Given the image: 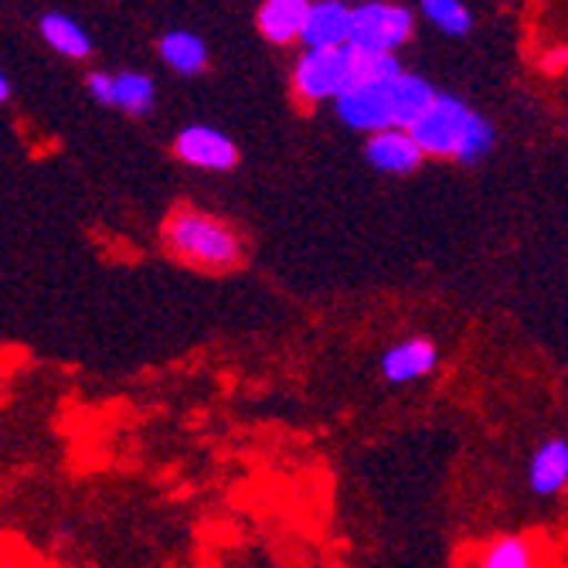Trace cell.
<instances>
[{"instance_id":"e0dca14e","label":"cell","mask_w":568,"mask_h":568,"mask_svg":"<svg viewBox=\"0 0 568 568\" xmlns=\"http://www.w3.org/2000/svg\"><path fill=\"white\" fill-rule=\"evenodd\" d=\"M419 14L443 34L449 38H463L474 31V14L463 0H423Z\"/></svg>"},{"instance_id":"9c48e42d","label":"cell","mask_w":568,"mask_h":568,"mask_svg":"<svg viewBox=\"0 0 568 568\" xmlns=\"http://www.w3.org/2000/svg\"><path fill=\"white\" fill-rule=\"evenodd\" d=\"M365 161L378 174L405 178V174H416L426 158H423V150L412 143V136L405 130H385V133L368 136V143H365Z\"/></svg>"},{"instance_id":"7402d4cb","label":"cell","mask_w":568,"mask_h":568,"mask_svg":"<svg viewBox=\"0 0 568 568\" xmlns=\"http://www.w3.org/2000/svg\"><path fill=\"white\" fill-rule=\"evenodd\" d=\"M8 99H11V79L4 75V69H0V106H4Z\"/></svg>"},{"instance_id":"9a60e30c","label":"cell","mask_w":568,"mask_h":568,"mask_svg":"<svg viewBox=\"0 0 568 568\" xmlns=\"http://www.w3.org/2000/svg\"><path fill=\"white\" fill-rule=\"evenodd\" d=\"M38 31L41 38L48 41L51 51H59L62 59H89L92 55V34L72 18V14H62V11H48L41 21H38Z\"/></svg>"},{"instance_id":"ac0fdd59","label":"cell","mask_w":568,"mask_h":568,"mask_svg":"<svg viewBox=\"0 0 568 568\" xmlns=\"http://www.w3.org/2000/svg\"><path fill=\"white\" fill-rule=\"evenodd\" d=\"M398 72H402L398 55H375V51H354L351 48L347 89L351 85H382V82H392Z\"/></svg>"},{"instance_id":"5bb4252c","label":"cell","mask_w":568,"mask_h":568,"mask_svg":"<svg viewBox=\"0 0 568 568\" xmlns=\"http://www.w3.org/2000/svg\"><path fill=\"white\" fill-rule=\"evenodd\" d=\"M158 51H161V62L178 75H201L209 69V44H204V38L194 31L174 28V31L161 34Z\"/></svg>"},{"instance_id":"3957f363","label":"cell","mask_w":568,"mask_h":568,"mask_svg":"<svg viewBox=\"0 0 568 568\" xmlns=\"http://www.w3.org/2000/svg\"><path fill=\"white\" fill-rule=\"evenodd\" d=\"M351 75V48H327V51H300L293 62V92L303 106H321L334 102L347 89Z\"/></svg>"},{"instance_id":"2e32d148","label":"cell","mask_w":568,"mask_h":568,"mask_svg":"<svg viewBox=\"0 0 568 568\" xmlns=\"http://www.w3.org/2000/svg\"><path fill=\"white\" fill-rule=\"evenodd\" d=\"M113 106L130 116H150L158 106V85L146 72L126 69L113 75Z\"/></svg>"},{"instance_id":"30bf717a","label":"cell","mask_w":568,"mask_h":568,"mask_svg":"<svg viewBox=\"0 0 568 568\" xmlns=\"http://www.w3.org/2000/svg\"><path fill=\"white\" fill-rule=\"evenodd\" d=\"M436 99V89L426 75L416 72H398L388 82V113H392V130H408L416 123Z\"/></svg>"},{"instance_id":"4fadbf2b","label":"cell","mask_w":568,"mask_h":568,"mask_svg":"<svg viewBox=\"0 0 568 568\" xmlns=\"http://www.w3.org/2000/svg\"><path fill=\"white\" fill-rule=\"evenodd\" d=\"M528 484L538 497H555L568 484V443L561 436L541 443L528 463Z\"/></svg>"},{"instance_id":"ffe728a7","label":"cell","mask_w":568,"mask_h":568,"mask_svg":"<svg viewBox=\"0 0 568 568\" xmlns=\"http://www.w3.org/2000/svg\"><path fill=\"white\" fill-rule=\"evenodd\" d=\"M85 92L99 102V106H113V72H89Z\"/></svg>"},{"instance_id":"44dd1931","label":"cell","mask_w":568,"mask_h":568,"mask_svg":"<svg viewBox=\"0 0 568 568\" xmlns=\"http://www.w3.org/2000/svg\"><path fill=\"white\" fill-rule=\"evenodd\" d=\"M541 65H545V72L561 75V72H565V65H568V51H565V44H558L555 51H548V55L541 59Z\"/></svg>"},{"instance_id":"8fae6325","label":"cell","mask_w":568,"mask_h":568,"mask_svg":"<svg viewBox=\"0 0 568 568\" xmlns=\"http://www.w3.org/2000/svg\"><path fill=\"white\" fill-rule=\"evenodd\" d=\"M474 568H545V551L528 535H500L477 551Z\"/></svg>"},{"instance_id":"6da1fadb","label":"cell","mask_w":568,"mask_h":568,"mask_svg":"<svg viewBox=\"0 0 568 568\" xmlns=\"http://www.w3.org/2000/svg\"><path fill=\"white\" fill-rule=\"evenodd\" d=\"M164 248L174 260L204 273H232L245 263V239L225 219H215L191 204L174 209L161 225Z\"/></svg>"},{"instance_id":"52a82bcc","label":"cell","mask_w":568,"mask_h":568,"mask_svg":"<svg viewBox=\"0 0 568 568\" xmlns=\"http://www.w3.org/2000/svg\"><path fill=\"white\" fill-rule=\"evenodd\" d=\"M347 28H351V4H344V0H314V4H306L300 44L303 51L344 48Z\"/></svg>"},{"instance_id":"ba28073f","label":"cell","mask_w":568,"mask_h":568,"mask_svg":"<svg viewBox=\"0 0 568 568\" xmlns=\"http://www.w3.org/2000/svg\"><path fill=\"white\" fill-rule=\"evenodd\" d=\"M439 365V347L429 337H408L382 354V378L388 385H408L433 375Z\"/></svg>"},{"instance_id":"5b68a950","label":"cell","mask_w":568,"mask_h":568,"mask_svg":"<svg viewBox=\"0 0 568 568\" xmlns=\"http://www.w3.org/2000/svg\"><path fill=\"white\" fill-rule=\"evenodd\" d=\"M174 153H178V161H184L187 168L215 171V174H225L239 164L235 140L229 133H222L219 126H209V123H187L174 136Z\"/></svg>"},{"instance_id":"8992f818","label":"cell","mask_w":568,"mask_h":568,"mask_svg":"<svg viewBox=\"0 0 568 568\" xmlns=\"http://www.w3.org/2000/svg\"><path fill=\"white\" fill-rule=\"evenodd\" d=\"M334 113L347 130L357 133H385L392 130V113H388V82L382 85H351L334 99Z\"/></svg>"},{"instance_id":"d6986e66","label":"cell","mask_w":568,"mask_h":568,"mask_svg":"<svg viewBox=\"0 0 568 568\" xmlns=\"http://www.w3.org/2000/svg\"><path fill=\"white\" fill-rule=\"evenodd\" d=\"M494 140H497L494 123H490L484 113L474 110L470 120H467V126H463V136H459V143H456L453 161H459V164H477V161H484L487 153L494 150Z\"/></svg>"},{"instance_id":"277c9868","label":"cell","mask_w":568,"mask_h":568,"mask_svg":"<svg viewBox=\"0 0 568 568\" xmlns=\"http://www.w3.org/2000/svg\"><path fill=\"white\" fill-rule=\"evenodd\" d=\"M470 113L474 110L459 95L436 92L433 106L416 123H412L405 133L412 136V143L423 150V158H449L453 161L456 143L463 136V126H467Z\"/></svg>"},{"instance_id":"7c38bea8","label":"cell","mask_w":568,"mask_h":568,"mask_svg":"<svg viewBox=\"0 0 568 568\" xmlns=\"http://www.w3.org/2000/svg\"><path fill=\"white\" fill-rule=\"evenodd\" d=\"M306 4L310 0H266L255 11V28L270 44H300V28L306 18Z\"/></svg>"},{"instance_id":"7a4b0ae2","label":"cell","mask_w":568,"mask_h":568,"mask_svg":"<svg viewBox=\"0 0 568 568\" xmlns=\"http://www.w3.org/2000/svg\"><path fill=\"white\" fill-rule=\"evenodd\" d=\"M416 34V14L405 4H385V0H365L351 8L347 48L375 51V55H395Z\"/></svg>"}]
</instances>
